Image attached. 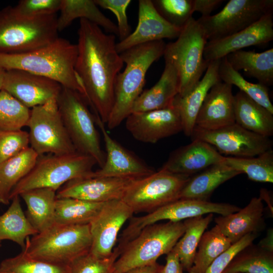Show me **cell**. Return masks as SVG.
I'll use <instances>...</instances> for the list:
<instances>
[{
  "label": "cell",
  "mask_w": 273,
  "mask_h": 273,
  "mask_svg": "<svg viewBox=\"0 0 273 273\" xmlns=\"http://www.w3.org/2000/svg\"><path fill=\"white\" fill-rule=\"evenodd\" d=\"M61 0H21L13 10L15 13L28 18L56 15L60 11Z\"/></svg>",
  "instance_id": "cell-45"
},
{
  "label": "cell",
  "mask_w": 273,
  "mask_h": 273,
  "mask_svg": "<svg viewBox=\"0 0 273 273\" xmlns=\"http://www.w3.org/2000/svg\"><path fill=\"white\" fill-rule=\"evenodd\" d=\"M256 237L257 234H249L233 244L212 261L204 273H222L235 256L252 244Z\"/></svg>",
  "instance_id": "cell-47"
},
{
  "label": "cell",
  "mask_w": 273,
  "mask_h": 273,
  "mask_svg": "<svg viewBox=\"0 0 273 273\" xmlns=\"http://www.w3.org/2000/svg\"><path fill=\"white\" fill-rule=\"evenodd\" d=\"M235 70H243L246 75L255 78L266 86L273 84V49L261 53L242 50L225 57Z\"/></svg>",
  "instance_id": "cell-30"
},
{
  "label": "cell",
  "mask_w": 273,
  "mask_h": 273,
  "mask_svg": "<svg viewBox=\"0 0 273 273\" xmlns=\"http://www.w3.org/2000/svg\"><path fill=\"white\" fill-rule=\"evenodd\" d=\"M240 174L223 162L213 165L190 177L180 192L179 199L207 200L220 185Z\"/></svg>",
  "instance_id": "cell-28"
},
{
  "label": "cell",
  "mask_w": 273,
  "mask_h": 273,
  "mask_svg": "<svg viewBox=\"0 0 273 273\" xmlns=\"http://www.w3.org/2000/svg\"><path fill=\"white\" fill-rule=\"evenodd\" d=\"M30 114L27 108L17 99L1 89L0 90V129L18 130L27 126Z\"/></svg>",
  "instance_id": "cell-41"
},
{
  "label": "cell",
  "mask_w": 273,
  "mask_h": 273,
  "mask_svg": "<svg viewBox=\"0 0 273 273\" xmlns=\"http://www.w3.org/2000/svg\"><path fill=\"white\" fill-rule=\"evenodd\" d=\"M272 13H268L248 27L223 38L207 41L204 58L207 62L220 60L242 49L267 43L273 39Z\"/></svg>",
  "instance_id": "cell-19"
},
{
  "label": "cell",
  "mask_w": 273,
  "mask_h": 273,
  "mask_svg": "<svg viewBox=\"0 0 273 273\" xmlns=\"http://www.w3.org/2000/svg\"><path fill=\"white\" fill-rule=\"evenodd\" d=\"M111 273H126V272H117V271H114L112 270V272Z\"/></svg>",
  "instance_id": "cell-54"
},
{
  "label": "cell",
  "mask_w": 273,
  "mask_h": 273,
  "mask_svg": "<svg viewBox=\"0 0 273 273\" xmlns=\"http://www.w3.org/2000/svg\"><path fill=\"white\" fill-rule=\"evenodd\" d=\"M272 12V0H230L219 13L197 21L207 41H213L241 31Z\"/></svg>",
  "instance_id": "cell-12"
},
{
  "label": "cell",
  "mask_w": 273,
  "mask_h": 273,
  "mask_svg": "<svg viewBox=\"0 0 273 273\" xmlns=\"http://www.w3.org/2000/svg\"><path fill=\"white\" fill-rule=\"evenodd\" d=\"M273 273V253L250 244L238 253L222 273Z\"/></svg>",
  "instance_id": "cell-36"
},
{
  "label": "cell",
  "mask_w": 273,
  "mask_h": 273,
  "mask_svg": "<svg viewBox=\"0 0 273 273\" xmlns=\"http://www.w3.org/2000/svg\"><path fill=\"white\" fill-rule=\"evenodd\" d=\"M166 264L162 273H184L183 267L174 247L166 254Z\"/></svg>",
  "instance_id": "cell-49"
},
{
  "label": "cell",
  "mask_w": 273,
  "mask_h": 273,
  "mask_svg": "<svg viewBox=\"0 0 273 273\" xmlns=\"http://www.w3.org/2000/svg\"><path fill=\"white\" fill-rule=\"evenodd\" d=\"M62 88L57 81L20 70H6L2 89L29 109L57 99Z\"/></svg>",
  "instance_id": "cell-17"
},
{
  "label": "cell",
  "mask_w": 273,
  "mask_h": 273,
  "mask_svg": "<svg viewBox=\"0 0 273 273\" xmlns=\"http://www.w3.org/2000/svg\"><path fill=\"white\" fill-rule=\"evenodd\" d=\"M207 41L203 29L192 17L183 27L176 40L166 44L163 56L177 70L179 96L190 92L206 70L210 62L205 61L203 55Z\"/></svg>",
  "instance_id": "cell-7"
},
{
  "label": "cell",
  "mask_w": 273,
  "mask_h": 273,
  "mask_svg": "<svg viewBox=\"0 0 273 273\" xmlns=\"http://www.w3.org/2000/svg\"><path fill=\"white\" fill-rule=\"evenodd\" d=\"M232 245L215 225L203 233L188 273H204L212 261Z\"/></svg>",
  "instance_id": "cell-37"
},
{
  "label": "cell",
  "mask_w": 273,
  "mask_h": 273,
  "mask_svg": "<svg viewBox=\"0 0 273 273\" xmlns=\"http://www.w3.org/2000/svg\"><path fill=\"white\" fill-rule=\"evenodd\" d=\"M56 100L30 109L27 125L29 144L38 156L76 151L64 125Z\"/></svg>",
  "instance_id": "cell-11"
},
{
  "label": "cell",
  "mask_w": 273,
  "mask_h": 273,
  "mask_svg": "<svg viewBox=\"0 0 273 273\" xmlns=\"http://www.w3.org/2000/svg\"><path fill=\"white\" fill-rule=\"evenodd\" d=\"M259 197L262 201L264 200L267 203L269 208L270 209V210L271 211V213H272V206L271 205V197L268 191L264 189H261Z\"/></svg>",
  "instance_id": "cell-52"
},
{
  "label": "cell",
  "mask_w": 273,
  "mask_h": 273,
  "mask_svg": "<svg viewBox=\"0 0 273 273\" xmlns=\"http://www.w3.org/2000/svg\"><path fill=\"white\" fill-rule=\"evenodd\" d=\"M232 87L221 80L211 87L197 116L196 127L211 130L235 123Z\"/></svg>",
  "instance_id": "cell-22"
},
{
  "label": "cell",
  "mask_w": 273,
  "mask_h": 273,
  "mask_svg": "<svg viewBox=\"0 0 273 273\" xmlns=\"http://www.w3.org/2000/svg\"><path fill=\"white\" fill-rule=\"evenodd\" d=\"M0 273H70L69 265L55 264L30 257L23 250L0 263Z\"/></svg>",
  "instance_id": "cell-40"
},
{
  "label": "cell",
  "mask_w": 273,
  "mask_h": 273,
  "mask_svg": "<svg viewBox=\"0 0 273 273\" xmlns=\"http://www.w3.org/2000/svg\"><path fill=\"white\" fill-rule=\"evenodd\" d=\"M57 191L48 188H36L19 195L26 206V217L38 232L41 233L55 223Z\"/></svg>",
  "instance_id": "cell-29"
},
{
  "label": "cell",
  "mask_w": 273,
  "mask_h": 273,
  "mask_svg": "<svg viewBox=\"0 0 273 273\" xmlns=\"http://www.w3.org/2000/svg\"><path fill=\"white\" fill-rule=\"evenodd\" d=\"M1 241H0V247L1 246Z\"/></svg>",
  "instance_id": "cell-55"
},
{
  "label": "cell",
  "mask_w": 273,
  "mask_h": 273,
  "mask_svg": "<svg viewBox=\"0 0 273 273\" xmlns=\"http://www.w3.org/2000/svg\"><path fill=\"white\" fill-rule=\"evenodd\" d=\"M238 273H240V272H238Z\"/></svg>",
  "instance_id": "cell-56"
},
{
  "label": "cell",
  "mask_w": 273,
  "mask_h": 273,
  "mask_svg": "<svg viewBox=\"0 0 273 273\" xmlns=\"http://www.w3.org/2000/svg\"><path fill=\"white\" fill-rule=\"evenodd\" d=\"M138 23L134 31L116 44L120 54L133 47L164 38H177L182 28L172 25L158 13L151 0L139 1Z\"/></svg>",
  "instance_id": "cell-21"
},
{
  "label": "cell",
  "mask_w": 273,
  "mask_h": 273,
  "mask_svg": "<svg viewBox=\"0 0 273 273\" xmlns=\"http://www.w3.org/2000/svg\"><path fill=\"white\" fill-rule=\"evenodd\" d=\"M105 203L90 202L72 198H57L54 224H89Z\"/></svg>",
  "instance_id": "cell-34"
},
{
  "label": "cell",
  "mask_w": 273,
  "mask_h": 273,
  "mask_svg": "<svg viewBox=\"0 0 273 273\" xmlns=\"http://www.w3.org/2000/svg\"><path fill=\"white\" fill-rule=\"evenodd\" d=\"M96 164L92 157L77 151L38 156L31 170L12 191L10 200L28 190L48 188L57 191L71 180L92 177Z\"/></svg>",
  "instance_id": "cell-5"
},
{
  "label": "cell",
  "mask_w": 273,
  "mask_h": 273,
  "mask_svg": "<svg viewBox=\"0 0 273 273\" xmlns=\"http://www.w3.org/2000/svg\"><path fill=\"white\" fill-rule=\"evenodd\" d=\"M58 107L68 134L77 152L92 157L100 168L106 154L102 149L95 116L78 91L65 87L57 98Z\"/></svg>",
  "instance_id": "cell-9"
},
{
  "label": "cell",
  "mask_w": 273,
  "mask_h": 273,
  "mask_svg": "<svg viewBox=\"0 0 273 273\" xmlns=\"http://www.w3.org/2000/svg\"><path fill=\"white\" fill-rule=\"evenodd\" d=\"M120 253L118 247L106 258L96 257L89 252L77 257L69 264L70 273H111Z\"/></svg>",
  "instance_id": "cell-43"
},
{
  "label": "cell",
  "mask_w": 273,
  "mask_h": 273,
  "mask_svg": "<svg viewBox=\"0 0 273 273\" xmlns=\"http://www.w3.org/2000/svg\"><path fill=\"white\" fill-rule=\"evenodd\" d=\"M223 2L222 0H193V11L200 13L201 17H208Z\"/></svg>",
  "instance_id": "cell-48"
},
{
  "label": "cell",
  "mask_w": 273,
  "mask_h": 273,
  "mask_svg": "<svg viewBox=\"0 0 273 273\" xmlns=\"http://www.w3.org/2000/svg\"><path fill=\"white\" fill-rule=\"evenodd\" d=\"M89 224H54L46 230L27 238L22 250L31 258L49 263L69 265L90 251Z\"/></svg>",
  "instance_id": "cell-4"
},
{
  "label": "cell",
  "mask_w": 273,
  "mask_h": 273,
  "mask_svg": "<svg viewBox=\"0 0 273 273\" xmlns=\"http://www.w3.org/2000/svg\"><path fill=\"white\" fill-rule=\"evenodd\" d=\"M193 139L203 141L220 154L235 157H251L272 149V141L240 126L236 123L219 129L204 130L195 126Z\"/></svg>",
  "instance_id": "cell-14"
},
{
  "label": "cell",
  "mask_w": 273,
  "mask_h": 273,
  "mask_svg": "<svg viewBox=\"0 0 273 273\" xmlns=\"http://www.w3.org/2000/svg\"><path fill=\"white\" fill-rule=\"evenodd\" d=\"M165 60L164 70L157 82L143 91L136 100L132 112H142L161 109L172 106L179 92V78L174 66Z\"/></svg>",
  "instance_id": "cell-26"
},
{
  "label": "cell",
  "mask_w": 273,
  "mask_h": 273,
  "mask_svg": "<svg viewBox=\"0 0 273 273\" xmlns=\"http://www.w3.org/2000/svg\"><path fill=\"white\" fill-rule=\"evenodd\" d=\"M77 44L58 37L51 43L27 52L0 53V67L20 70L51 78L63 86L78 91L85 97L74 69Z\"/></svg>",
  "instance_id": "cell-2"
},
{
  "label": "cell",
  "mask_w": 273,
  "mask_h": 273,
  "mask_svg": "<svg viewBox=\"0 0 273 273\" xmlns=\"http://www.w3.org/2000/svg\"><path fill=\"white\" fill-rule=\"evenodd\" d=\"M258 245L261 248L273 253V230L269 228L266 236L259 242Z\"/></svg>",
  "instance_id": "cell-51"
},
{
  "label": "cell",
  "mask_w": 273,
  "mask_h": 273,
  "mask_svg": "<svg viewBox=\"0 0 273 273\" xmlns=\"http://www.w3.org/2000/svg\"><path fill=\"white\" fill-rule=\"evenodd\" d=\"M125 126L135 140L151 144L183 131L180 114L173 105L161 109L131 113L125 119Z\"/></svg>",
  "instance_id": "cell-16"
},
{
  "label": "cell",
  "mask_w": 273,
  "mask_h": 273,
  "mask_svg": "<svg viewBox=\"0 0 273 273\" xmlns=\"http://www.w3.org/2000/svg\"><path fill=\"white\" fill-rule=\"evenodd\" d=\"M218 75L221 81L235 85L245 95L273 114L267 87L259 83L248 81L230 65L225 57L222 58L218 67Z\"/></svg>",
  "instance_id": "cell-39"
},
{
  "label": "cell",
  "mask_w": 273,
  "mask_h": 273,
  "mask_svg": "<svg viewBox=\"0 0 273 273\" xmlns=\"http://www.w3.org/2000/svg\"><path fill=\"white\" fill-rule=\"evenodd\" d=\"M191 177L160 168L157 172L133 181L121 200L133 213H150L179 199L180 192Z\"/></svg>",
  "instance_id": "cell-10"
},
{
  "label": "cell",
  "mask_w": 273,
  "mask_h": 273,
  "mask_svg": "<svg viewBox=\"0 0 273 273\" xmlns=\"http://www.w3.org/2000/svg\"><path fill=\"white\" fill-rule=\"evenodd\" d=\"M163 265L157 262L132 268L126 273H162Z\"/></svg>",
  "instance_id": "cell-50"
},
{
  "label": "cell",
  "mask_w": 273,
  "mask_h": 273,
  "mask_svg": "<svg viewBox=\"0 0 273 273\" xmlns=\"http://www.w3.org/2000/svg\"><path fill=\"white\" fill-rule=\"evenodd\" d=\"M166 44L163 40L152 41L120 54L126 67L115 80L114 103L106 123L109 129L118 126L131 113L134 102L143 92L146 73L152 64L163 56Z\"/></svg>",
  "instance_id": "cell-3"
},
{
  "label": "cell",
  "mask_w": 273,
  "mask_h": 273,
  "mask_svg": "<svg viewBox=\"0 0 273 273\" xmlns=\"http://www.w3.org/2000/svg\"><path fill=\"white\" fill-rule=\"evenodd\" d=\"M19 197L14 196L7 210L0 216V241L11 240L23 249L26 239L38 233L24 213Z\"/></svg>",
  "instance_id": "cell-33"
},
{
  "label": "cell",
  "mask_w": 273,
  "mask_h": 273,
  "mask_svg": "<svg viewBox=\"0 0 273 273\" xmlns=\"http://www.w3.org/2000/svg\"><path fill=\"white\" fill-rule=\"evenodd\" d=\"M235 123L244 129L269 138L273 134V114L241 91L234 95Z\"/></svg>",
  "instance_id": "cell-27"
},
{
  "label": "cell",
  "mask_w": 273,
  "mask_h": 273,
  "mask_svg": "<svg viewBox=\"0 0 273 273\" xmlns=\"http://www.w3.org/2000/svg\"><path fill=\"white\" fill-rule=\"evenodd\" d=\"M133 213L121 200L105 202L89 223L92 237L89 252L99 258L110 256L113 252L120 230Z\"/></svg>",
  "instance_id": "cell-15"
},
{
  "label": "cell",
  "mask_w": 273,
  "mask_h": 273,
  "mask_svg": "<svg viewBox=\"0 0 273 273\" xmlns=\"http://www.w3.org/2000/svg\"><path fill=\"white\" fill-rule=\"evenodd\" d=\"M57 29L62 31L75 19H86L106 31L118 35L117 25L99 9L94 0H61Z\"/></svg>",
  "instance_id": "cell-31"
},
{
  "label": "cell",
  "mask_w": 273,
  "mask_h": 273,
  "mask_svg": "<svg viewBox=\"0 0 273 273\" xmlns=\"http://www.w3.org/2000/svg\"><path fill=\"white\" fill-rule=\"evenodd\" d=\"M157 11L167 22L179 28L192 17L193 0L152 1Z\"/></svg>",
  "instance_id": "cell-42"
},
{
  "label": "cell",
  "mask_w": 273,
  "mask_h": 273,
  "mask_svg": "<svg viewBox=\"0 0 273 273\" xmlns=\"http://www.w3.org/2000/svg\"><path fill=\"white\" fill-rule=\"evenodd\" d=\"M223 163L249 179L261 183H273V150L269 149L251 157H224Z\"/></svg>",
  "instance_id": "cell-38"
},
{
  "label": "cell",
  "mask_w": 273,
  "mask_h": 273,
  "mask_svg": "<svg viewBox=\"0 0 273 273\" xmlns=\"http://www.w3.org/2000/svg\"><path fill=\"white\" fill-rule=\"evenodd\" d=\"M5 71V70L0 67V90L2 88Z\"/></svg>",
  "instance_id": "cell-53"
},
{
  "label": "cell",
  "mask_w": 273,
  "mask_h": 273,
  "mask_svg": "<svg viewBox=\"0 0 273 273\" xmlns=\"http://www.w3.org/2000/svg\"><path fill=\"white\" fill-rule=\"evenodd\" d=\"M220 60L210 62L205 74L194 88L183 97L177 95L173 101L172 105L180 114L183 131L187 136H192L197 116L207 93L220 80L218 75Z\"/></svg>",
  "instance_id": "cell-24"
},
{
  "label": "cell",
  "mask_w": 273,
  "mask_h": 273,
  "mask_svg": "<svg viewBox=\"0 0 273 273\" xmlns=\"http://www.w3.org/2000/svg\"><path fill=\"white\" fill-rule=\"evenodd\" d=\"M98 6L111 11L117 19V28L119 39L123 40L131 33L126 15V9L130 0H94Z\"/></svg>",
  "instance_id": "cell-46"
},
{
  "label": "cell",
  "mask_w": 273,
  "mask_h": 273,
  "mask_svg": "<svg viewBox=\"0 0 273 273\" xmlns=\"http://www.w3.org/2000/svg\"><path fill=\"white\" fill-rule=\"evenodd\" d=\"M95 116L96 123L103 135L106 153L103 165L100 169L94 171L93 176L140 178L155 172L152 167L114 140L108 133L99 116Z\"/></svg>",
  "instance_id": "cell-20"
},
{
  "label": "cell",
  "mask_w": 273,
  "mask_h": 273,
  "mask_svg": "<svg viewBox=\"0 0 273 273\" xmlns=\"http://www.w3.org/2000/svg\"><path fill=\"white\" fill-rule=\"evenodd\" d=\"M213 214L185 219L183 235L174 246L183 269L187 271L192 267L197 249L205 230L213 219Z\"/></svg>",
  "instance_id": "cell-35"
},
{
  "label": "cell",
  "mask_w": 273,
  "mask_h": 273,
  "mask_svg": "<svg viewBox=\"0 0 273 273\" xmlns=\"http://www.w3.org/2000/svg\"><path fill=\"white\" fill-rule=\"evenodd\" d=\"M56 14L35 18L16 15L13 7L0 10V53L27 52L48 45L58 37Z\"/></svg>",
  "instance_id": "cell-8"
},
{
  "label": "cell",
  "mask_w": 273,
  "mask_h": 273,
  "mask_svg": "<svg viewBox=\"0 0 273 273\" xmlns=\"http://www.w3.org/2000/svg\"><path fill=\"white\" fill-rule=\"evenodd\" d=\"M116 44L115 35L80 19L74 69L88 104L104 123L113 107L115 80L124 64Z\"/></svg>",
  "instance_id": "cell-1"
},
{
  "label": "cell",
  "mask_w": 273,
  "mask_h": 273,
  "mask_svg": "<svg viewBox=\"0 0 273 273\" xmlns=\"http://www.w3.org/2000/svg\"><path fill=\"white\" fill-rule=\"evenodd\" d=\"M185 230L182 221L155 223L145 227L123 246L117 247L120 253L114 263L113 271L126 272L157 262L160 256L173 249Z\"/></svg>",
  "instance_id": "cell-6"
},
{
  "label": "cell",
  "mask_w": 273,
  "mask_h": 273,
  "mask_svg": "<svg viewBox=\"0 0 273 273\" xmlns=\"http://www.w3.org/2000/svg\"><path fill=\"white\" fill-rule=\"evenodd\" d=\"M240 209L229 203L180 199L143 216L131 217L128 225L122 234L119 243L125 244L135 237L145 227L159 221H181L183 219L210 213L225 216L236 212Z\"/></svg>",
  "instance_id": "cell-13"
},
{
  "label": "cell",
  "mask_w": 273,
  "mask_h": 273,
  "mask_svg": "<svg viewBox=\"0 0 273 273\" xmlns=\"http://www.w3.org/2000/svg\"><path fill=\"white\" fill-rule=\"evenodd\" d=\"M38 156V154L29 147L0 163L1 204H9L12 191L31 170Z\"/></svg>",
  "instance_id": "cell-32"
},
{
  "label": "cell",
  "mask_w": 273,
  "mask_h": 273,
  "mask_svg": "<svg viewBox=\"0 0 273 273\" xmlns=\"http://www.w3.org/2000/svg\"><path fill=\"white\" fill-rule=\"evenodd\" d=\"M136 179L97 176L74 179L63 185L57 191L56 196L94 203L121 200L127 188Z\"/></svg>",
  "instance_id": "cell-18"
},
{
  "label": "cell",
  "mask_w": 273,
  "mask_h": 273,
  "mask_svg": "<svg viewBox=\"0 0 273 273\" xmlns=\"http://www.w3.org/2000/svg\"><path fill=\"white\" fill-rule=\"evenodd\" d=\"M224 156L207 143L192 142L171 152L161 169L171 173L191 176L216 164L223 162Z\"/></svg>",
  "instance_id": "cell-23"
},
{
  "label": "cell",
  "mask_w": 273,
  "mask_h": 273,
  "mask_svg": "<svg viewBox=\"0 0 273 273\" xmlns=\"http://www.w3.org/2000/svg\"><path fill=\"white\" fill-rule=\"evenodd\" d=\"M263 201L253 197L249 203L239 211L214 219L216 225L232 244L249 234H257L264 226Z\"/></svg>",
  "instance_id": "cell-25"
},
{
  "label": "cell",
  "mask_w": 273,
  "mask_h": 273,
  "mask_svg": "<svg viewBox=\"0 0 273 273\" xmlns=\"http://www.w3.org/2000/svg\"><path fill=\"white\" fill-rule=\"evenodd\" d=\"M28 133L22 129H0V163L29 147Z\"/></svg>",
  "instance_id": "cell-44"
}]
</instances>
